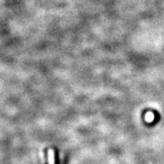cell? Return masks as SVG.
Returning a JSON list of instances; mask_svg holds the SVG:
<instances>
[{"label": "cell", "mask_w": 164, "mask_h": 164, "mask_svg": "<svg viewBox=\"0 0 164 164\" xmlns=\"http://www.w3.org/2000/svg\"><path fill=\"white\" fill-rule=\"evenodd\" d=\"M48 159L49 164H54V152L52 149H49L48 151Z\"/></svg>", "instance_id": "obj_1"}]
</instances>
